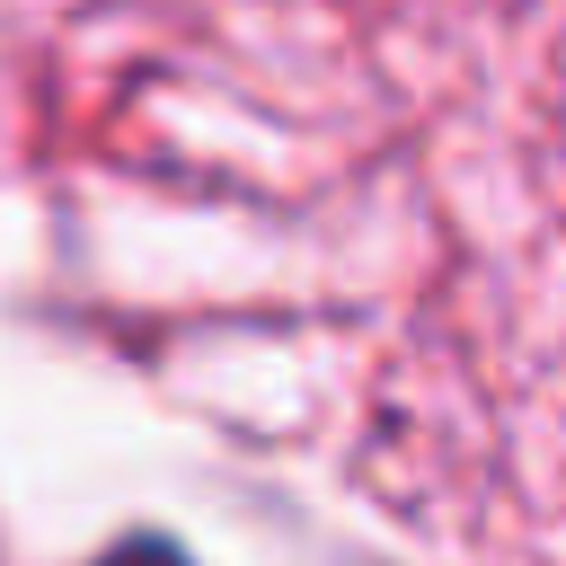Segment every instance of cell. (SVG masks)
<instances>
[{"label": "cell", "mask_w": 566, "mask_h": 566, "mask_svg": "<svg viewBox=\"0 0 566 566\" xmlns=\"http://www.w3.org/2000/svg\"><path fill=\"white\" fill-rule=\"evenodd\" d=\"M97 566H195V557H186L177 539H159V531H133V539H115Z\"/></svg>", "instance_id": "1"}]
</instances>
